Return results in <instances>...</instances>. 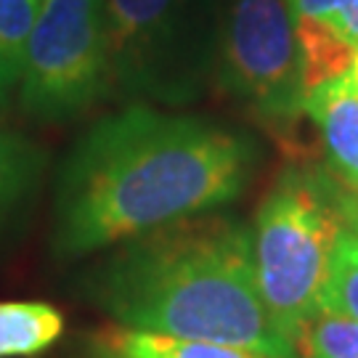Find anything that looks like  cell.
<instances>
[{"mask_svg": "<svg viewBox=\"0 0 358 358\" xmlns=\"http://www.w3.org/2000/svg\"><path fill=\"white\" fill-rule=\"evenodd\" d=\"M252 146L239 133L133 103L99 120L66 154L53 247L83 257L229 205L247 186Z\"/></svg>", "mask_w": 358, "mask_h": 358, "instance_id": "1", "label": "cell"}, {"mask_svg": "<svg viewBox=\"0 0 358 358\" xmlns=\"http://www.w3.org/2000/svg\"><path fill=\"white\" fill-rule=\"evenodd\" d=\"M93 289L125 329L294 358L257 292L252 234L231 217L202 213L122 242Z\"/></svg>", "mask_w": 358, "mask_h": 358, "instance_id": "2", "label": "cell"}, {"mask_svg": "<svg viewBox=\"0 0 358 358\" xmlns=\"http://www.w3.org/2000/svg\"><path fill=\"white\" fill-rule=\"evenodd\" d=\"M345 189L316 170H287L255 215L252 266L273 329L292 343L319 313L337 236L348 229Z\"/></svg>", "mask_w": 358, "mask_h": 358, "instance_id": "3", "label": "cell"}, {"mask_svg": "<svg viewBox=\"0 0 358 358\" xmlns=\"http://www.w3.org/2000/svg\"><path fill=\"white\" fill-rule=\"evenodd\" d=\"M112 83L103 0H43L19 77L22 109L40 122H64Z\"/></svg>", "mask_w": 358, "mask_h": 358, "instance_id": "4", "label": "cell"}, {"mask_svg": "<svg viewBox=\"0 0 358 358\" xmlns=\"http://www.w3.org/2000/svg\"><path fill=\"white\" fill-rule=\"evenodd\" d=\"M217 77L234 99L268 122L303 115V72L284 0H231L217 45Z\"/></svg>", "mask_w": 358, "mask_h": 358, "instance_id": "5", "label": "cell"}, {"mask_svg": "<svg viewBox=\"0 0 358 358\" xmlns=\"http://www.w3.org/2000/svg\"><path fill=\"white\" fill-rule=\"evenodd\" d=\"M103 8L115 83L157 99L180 93L176 43L183 0H103Z\"/></svg>", "mask_w": 358, "mask_h": 358, "instance_id": "6", "label": "cell"}, {"mask_svg": "<svg viewBox=\"0 0 358 358\" xmlns=\"http://www.w3.org/2000/svg\"><path fill=\"white\" fill-rule=\"evenodd\" d=\"M313 125L319 128L321 143L334 180L358 196V80L348 69L345 75L321 83L306 96L303 103Z\"/></svg>", "mask_w": 358, "mask_h": 358, "instance_id": "7", "label": "cell"}, {"mask_svg": "<svg viewBox=\"0 0 358 358\" xmlns=\"http://www.w3.org/2000/svg\"><path fill=\"white\" fill-rule=\"evenodd\" d=\"M3 103V93H0ZM43 173V154L29 143L0 109V234L22 215Z\"/></svg>", "mask_w": 358, "mask_h": 358, "instance_id": "8", "label": "cell"}, {"mask_svg": "<svg viewBox=\"0 0 358 358\" xmlns=\"http://www.w3.org/2000/svg\"><path fill=\"white\" fill-rule=\"evenodd\" d=\"M64 332V316L38 300L0 303V358L38 356Z\"/></svg>", "mask_w": 358, "mask_h": 358, "instance_id": "9", "label": "cell"}, {"mask_svg": "<svg viewBox=\"0 0 358 358\" xmlns=\"http://www.w3.org/2000/svg\"><path fill=\"white\" fill-rule=\"evenodd\" d=\"M99 345L115 350L122 358H268L247 348L141 329H109L99 337Z\"/></svg>", "mask_w": 358, "mask_h": 358, "instance_id": "10", "label": "cell"}, {"mask_svg": "<svg viewBox=\"0 0 358 358\" xmlns=\"http://www.w3.org/2000/svg\"><path fill=\"white\" fill-rule=\"evenodd\" d=\"M40 0H0V93L19 85Z\"/></svg>", "mask_w": 358, "mask_h": 358, "instance_id": "11", "label": "cell"}, {"mask_svg": "<svg viewBox=\"0 0 358 358\" xmlns=\"http://www.w3.org/2000/svg\"><path fill=\"white\" fill-rule=\"evenodd\" d=\"M319 310L358 321V234L343 229L329 260V276L319 297Z\"/></svg>", "mask_w": 358, "mask_h": 358, "instance_id": "12", "label": "cell"}, {"mask_svg": "<svg viewBox=\"0 0 358 358\" xmlns=\"http://www.w3.org/2000/svg\"><path fill=\"white\" fill-rule=\"evenodd\" d=\"M294 358H358V321L319 310L292 340Z\"/></svg>", "mask_w": 358, "mask_h": 358, "instance_id": "13", "label": "cell"}, {"mask_svg": "<svg viewBox=\"0 0 358 358\" xmlns=\"http://www.w3.org/2000/svg\"><path fill=\"white\" fill-rule=\"evenodd\" d=\"M292 19H306L334 32L358 53V0H284Z\"/></svg>", "mask_w": 358, "mask_h": 358, "instance_id": "14", "label": "cell"}, {"mask_svg": "<svg viewBox=\"0 0 358 358\" xmlns=\"http://www.w3.org/2000/svg\"><path fill=\"white\" fill-rule=\"evenodd\" d=\"M343 189H345V186H343ZM343 205H345L348 229L356 231V234H358V196H356V194H350L345 189V199H343Z\"/></svg>", "mask_w": 358, "mask_h": 358, "instance_id": "15", "label": "cell"}, {"mask_svg": "<svg viewBox=\"0 0 358 358\" xmlns=\"http://www.w3.org/2000/svg\"><path fill=\"white\" fill-rule=\"evenodd\" d=\"M99 358H122L120 353H115V350H109V348L99 345Z\"/></svg>", "mask_w": 358, "mask_h": 358, "instance_id": "16", "label": "cell"}, {"mask_svg": "<svg viewBox=\"0 0 358 358\" xmlns=\"http://www.w3.org/2000/svg\"><path fill=\"white\" fill-rule=\"evenodd\" d=\"M350 72L356 75V80H358V53H356V59H353V66H350Z\"/></svg>", "mask_w": 358, "mask_h": 358, "instance_id": "17", "label": "cell"}, {"mask_svg": "<svg viewBox=\"0 0 358 358\" xmlns=\"http://www.w3.org/2000/svg\"><path fill=\"white\" fill-rule=\"evenodd\" d=\"M40 3H43V0H40Z\"/></svg>", "mask_w": 358, "mask_h": 358, "instance_id": "18", "label": "cell"}]
</instances>
